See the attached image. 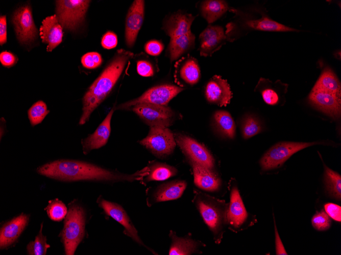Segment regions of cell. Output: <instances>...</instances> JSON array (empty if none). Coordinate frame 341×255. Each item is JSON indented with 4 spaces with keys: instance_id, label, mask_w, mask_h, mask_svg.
Segmentation results:
<instances>
[{
    "instance_id": "4316f807",
    "label": "cell",
    "mask_w": 341,
    "mask_h": 255,
    "mask_svg": "<svg viewBox=\"0 0 341 255\" xmlns=\"http://www.w3.org/2000/svg\"><path fill=\"white\" fill-rule=\"evenodd\" d=\"M313 90H319L341 97L340 82L332 70L325 68L314 84Z\"/></svg>"
},
{
    "instance_id": "2e32d148",
    "label": "cell",
    "mask_w": 341,
    "mask_h": 255,
    "mask_svg": "<svg viewBox=\"0 0 341 255\" xmlns=\"http://www.w3.org/2000/svg\"><path fill=\"white\" fill-rule=\"evenodd\" d=\"M308 100L312 105L332 118L337 119L340 117V97L330 93L312 89Z\"/></svg>"
},
{
    "instance_id": "cb8c5ba5",
    "label": "cell",
    "mask_w": 341,
    "mask_h": 255,
    "mask_svg": "<svg viewBox=\"0 0 341 255\" xmlns=\"http://www.w3.org/2000/svg\"><path fill=\"white\" fill-rule=\"evenodd\" d=\"M195 36L190 31L182 36L170 39L167 52L171 62L178 59L182 54L194 46Z\"/></svg>"
},
{
    "instance_id": "30bf717a",
    "label": "cell",
    "mask_w": 341,
    "mask_h": 255,
    "mask_svg": "<svg viewBox=\"0 0 341 255\" xmlns=\"http://www.w3.org/2000/svg\"><path fill=\"white\" fill-rule=\"evenodd\" d=\"M184 89L175 85L165 84L154 87L137 99L120 105L119 108H127L141 103H151L166 106L168 103Z\"/></svg>"
},
{
    "instance_id": "6da1fadb",
    "label": "cell",
    "mask_w": 341,
    "mask_h": 255,
    "mask_svg": "<svg viewBox=\"0 0 341 255\" xmlns=\"http://www.w3.org/2000/svg\"><path fill=\"white\" fill-rule=\"evenodd\" d=\"M41 175L65 181L81 180L134 181L140 180L149 174L146 167L131 175L122 174L104 169L84 161L74 160H57L37 168Z\"/></svg>"
},
{
    "instance_id": "4fadbf2b",
    "label": "cell",
    "mask_w": 341,
    "mask_h": 255,
    "mask_svg": "<svg viewBox=\"0 0 341 255\" xmlns=\"http://www.w3.org/2000/svg\"><path fill=\"white\" fill-rule=\"evenodd\" d=\"M227 40L228 37L222 26L209 25L199 36L200 55L203 56H211Z\"/></svg>"
},
{
    "instance_id": "277c9868",
    "label": "cell",
    "mask_w": 341,
    "mask_h": 255,
    "mask_svg": "<svg viewBox=\"0 0 341 255\" xmlns=\"http://www.w3.org/2000/svg\"><path fill=\"white\" fill-rule=\"evenodd\" d=\"M85 226V213L77 204L69 205L65 217L63 228L60 234L64 245L65 254L73 255L84 238Z\"/></svg>"
},
{
    "instance_id": "ee69618b",
    "label": "cell",
    "mask_w": 341,
    "mask_h": 255,
    "mask_svg": "<svg viewBox=\"0 0 341 255\" xmlns=\"http://www.w3.org/2000/svg\"><path fill=\"white\" fill-rule=\"evenodd\" d=\"M17 60V58L10 52L4 51L0 54L1 63L5 67H10L13 66Z\"/></svg>"
},
{
    "instance_id": "ac0fdd59",
    "label": "cell",
    "mask_w": 341,
    "mask_h": 255,
    "mask_svg": "<svg viewBox=\"0 0 341 255\" xmlns=\"http://www.w3.org/2000/svg\"><path fill=\"white\" fill-rule=\"evenodd\" d=\"M29 216L21 213L5 222L0 230V248H6L17 239L28 224Z\"/></svg>"
},
{
    "instance_id": "5b68a950",
    "label": "cell",
    "mask_w": 341,
    "mask_h": 255,
    "mask_svg": "<svg viewBox=\"0 0 341 255\" xmlns=\"http://www.w3.org/2000/svg\"><path fill=\"white\" fill-rule=\"evenodd\" d=\"M325 144L322 141H281L270 148L260 160V165L264 171L278 168L293 154L308 147Z\"/></svg>"
},
{
    "instance_id": "60d3db41",
    "label": "cell",
    "mask_w": 341,
    "mask_h": 255,
    "mask_svg": "<svg viewBox=\"0 0 341 255\" xmlns=\"http://www.w3.org/2000/svg\"><path fill=\"white\" fill-rule=\"evenodd\" d=\"M138 73L142 76L149 77L154 75V68L152 65L147 61L140 60L137 63Z\"/></svg>"
},
{
    "instance_id": "836d02e7",
    "label": "cell",
    "mask_w": 341,
    "mask_h": 255,
    "mask_svg": "<svg viewBox=\"0 0 341 255\" xmlns=\"http://www.w3.org/2000/svg\"><path fill=\"white\" fill-rule=\"evenodd\" d=\"M43 223L41 224V228L38 234L35 237V240L31 241L27 246L28 254L31 255H44L46 253L48 248L50 245L46 242V237L42 234Z\"/></svg>"
},
{
    "instance_id": "8992f818",
    "label": "cell",
    "mask_w": 341,
    "mask_h": 255,
    "mask_svg": "<svg viewBox=\"0 0 341 255\" xmlns=\"http://www.w3.org/2000/svg\"><path fill=\"white\" fill-rule=\"evenodd\" d=\"M90 1H57L56 16L62 27L76 30L84 21Z\"/></svg>"
},
{
    "instance_id": "8fae6325",
    "label": "cell",
    "mask_w": 341,
    "mask_h": 255,
    "mask_svg": "<svg viewBox=\"0 0 341 255\" xmlns=\"http://www.w3.org/2000/svg\"><path fill=\"white\" fill-rule=\"evenodd\" d=\"M17 38L21 43L28 44L38 36V30L34 24L31 8L25 5L18 8L12 18Z\"/></svg>"
},
{
    "instance_id": "3957f363",
    "label": "cell",
    "mask_w": 341,
    "mask_h": 255,
    "mask_svg": "<svg viewBox=\"0 0 341 255\" xmlns=\"http://www.w3.org/2000/svg\"><path fill=\"white\" fill-rule=\"evenodd\" d=\"M193 202L204 222L212 233L215 243H220L227 224L228 205L225 201L196 191Z\"/></svg>"
},
{
    "instance_id": "5bb4252c",
    "label": "cell",
    "mask_w": 341,
    "mask_h": 255,
    "mask_svg": "<svg viewBox=\"0 0 341 255\" xmlns=\"http://www.w3.org/2000/svg\"><path fill=\"white\" fill-rule=\"evenodd\" d=\"M99 206L105 213L121 224L125 228V234L137 243L144 245L140 239L137 231L132 223L124 208L119 205L100 198L98 200Z\"/></svg>"
},
{
    "instance_id": "9a60e30c",
    "label": "cell",
    "mask_w": 341,
    "mask_h": 255,
    "mask_svg": "<svg viewBox=\"0 0 341 255\" xmlns=\"http://www.w3.org/2000/svg\"><path fill=\"white\" fill-rule=\"evenodd\" d=\"M205 96L209 103L222 106L230 103L232 93L226 80L214 75L205 86Z\"/></svg>"
},
{
    "instance_id": "1f68e13d",
    "label": "cell",
    "mask_w": 341,
    "mask_h": 255,
    "mask_svg": "<svg viewBox=\"0 0 341 255\" xmlns=\"http://www.w3.org/2000/svg\"><path fill=\"white\" fill-rule=\"evenodd\" d=\"M324 180L326 189L329 194L336 200L341 198V177L336 172L332 170L325 164Z\"/></svg>"
},
{
    "instance_id": "bcb514c9",
    "label": "cell",
    "mask_w": 341,
    "mask_h": 255,
    "mask_svg": "<svg viewBox=\"0 0 341 255\" xmlns=\"http://www.w3.org/2000/svg\"><path fill=\"white\" fill-rule=\"evenodd\" d=\"M7 42V22L5 15L0 17V44L3 45Z\"/></svg>"
},
{
    "instance_id": "e575fe53",
    "label": "cell",
    "mask_w": 341,
    "mask_h": 255,
    "mask_svg": "<svg viewBox=\"0 0 341 255\" xmlns=\"http://www.w3.org/2000/svg\"><path fill=\"white\" fill-rule=\"evenodd\" d=\"M45 210L48 217L56 221L62 220L67 213V209L65 205L57 199L50 201Z\"/></svg>"
},
{
    "instance_id": "f1b7e54d",
    "label": "cell",
    "mask_w": 341,
    "mask_h": 255,
    "mask_svg": "<svg viewBox=\"0 0 341 255\" xmlns=\"http://www.w3.org/2000/svg\"><path fill=\"white\" fill-rule=\"evenodd\" d=\"M169 236L172 244L169 254L186 255L197 252L199 243L189 237H178L176 233L170 231Z\"/></svg>"
},
{
    "instance_id": "ab89813d",
    "label": "cell",
    "mask_w": 341,
    "mask_h": 255,
    "mask_svg": "<svg viewBox=\"0 0 341 255\" xmlns=\"http://www.w3.org/2000/svg\"><path fill=\"white\" fill-rule=\"evenodd\" d=\"M164 48L163 44L157 40H151L147 42L144 46L147 53L153 56L159 55Z\"/></svg>"
},
{
    "instance_id": "74e56055",
    "label": "cell",
    "mask_w": 341,
    "mask_h": 255,
    "mask_svg": "<svg viewBox=\"0 0 341 255\" xmlns=\"http://www.w3.org/2000/svg\"><path fill=\"white\" fill-rule=\"evenodd\" d=\"M102 59L100 54L96 52H89L81 58L83 66L87 69H94L101 65Z\"/></svg>"
},
{
    "instance_id": "ffe728a7",
    "label": "cell",
    "mask_w": 341,
    "mask_h": 255,
    "mask_svg": "<svg viewBox=\"0 0 341 255\" xmlns=\"http://www.w3.org/2000/svg\"><path fill=\"white\" fill-rule=\"evenodd\" d=\"M114 109L113 108L95 131L82 141L84 154L105 145L111 132V120Z\"/></svg>"
},
{
    "instance_id": "f546056e",
    "label": "cell",
    "mask_w": 341,
    "mask_h": 255,
    "mask_svg": "<svg viewBox=\"0 0 341 255\" xmlns=\"http://www.w3.org/2000/svg\"><path fill=\"white\" fill-rule=\"evenodd\" d=\"M182 63L179 70L181 79L189 85L197 83L201 77L200 69L197 60L191 56L186 59Z\"/></svg>"
},
{
    "instance_id": "f35d334b",
    "label": "cell",
    "mask_w": 341,
    "mask_h": 255,
    "mask_svg": "<svg viewBox=\"0 0 341 255\" xmlns=\"http://www.w3.org/2000/svg\"><path fill=\"white\" fill-rule=\"evenodd\" d=\"M261 93L263 99L266 104L275 105L279 102V94L276 90L270 87V85L269 87L262 89Z\"/></svg>"
},
{
    "instance_id": "4dcf8cb0",
    "label": "cell",
    "mask_w": 341,
    "mask_h": 255,
    "mask_svg": "<svg viewBox=\"0 0 341 255\" xmlns=\"http://www.w3.org/2000/svg\"><path fill=\"white\" fill-rule=\"evenodd\" d=\"M148 167L149 172L146 178L148 181L165 180L177 173L175 167L163 163L154 162Z\"/></svg>"
},
{
    "instance_id": "8d00e7d4",
    "label": "cell",
    "mask_w": 341,
    "mask_h": 255,
    "mask_svg": "<svg viewBox=\"0 0 341 255\" xmlns=\"http://www.w3.org/2000/svg\"><path fill=\"white\" fill-rule=\"evenodd\" d=\"M313 227L316 230L324 231L328 230L331 225L329 216L323 210L317 212L311 219Z\"/></svg>"
},
{
    "instance_id": "d6986e66",
    "label": "cell",
    "mask_w": 341,
    "mask_h": 255,
    "mask_svg": "<svg viewBox=\"0 0 341 255\" xmlns=\"http://www.w3.org/2000/svg\"><path fill=\"white\" fill-rule=\"evenodd\" d=\"M39 31L42 42L47 44L48 52L52 51L62 41V27L56 14L46 17L42 21Z\"/></svg>"
},
{
    "instance_id": "f6af8a7d",
    "label": "cell",
    "mask_w": 341,
    "mask_h": 255,
    "mask_svg": "<svg viewBox=\"0 0 341 255\" xmlns=\"http://www.w3.org/2000/svg\"><path fill=\"white\" fill-rule=\"evenodd\" d=\"M274 228H275V246H276V253L277 255H286L287 252L285 251V248L282 243L281 240L279 236L278 230L276 227L275 218L274 217Z\"/></svg>"
},
{
    "instance_id": "7402d4cb",
    "label": "cell",
    "mask_w": 341,
    "mask_h": 255,
    "mask_svg": "<svg viewBox=\"0 0 341 255\" xmlns=\"http://www.w3.org/2000/svg\"><path fill=\"white\" fill-rule=\"evenodd\" d=\"M194 18L191 14L178 12L166 19L163 29L170 39L174 38L190 31Z\"/></svg>"
},
{
    "instance_id": "83f0119b",
    "label": "cell",
    "mask_w": 341,
    "mask_h": 255,
    "mask_svg": "<svg viewBox=\"0 0 341 255\" xmlns=\"http://www.w3.org/2000/svg\"><path fill=\"white\" fill-rule=\"evenodd\" d=\"M228 9L227 3L221 0L204 1L200 7L201 15L209 24L221 17Z\"/></svg>"
},
{
    "instance_id": "484cf974",
    "label": "cell",
    "mask_w": 341,
    "mask_h": 255,
    "mask_svg": "<svg viewBox=\"0 0 341 255\" xmlns=\"http://www.w3.org/2000/svg\"><path fill=\"white\" fill-rule=\"evenodd\" d=\"M244 27L250 30L271 32L298 31L294 29L278 23L265 16L257 19L246 20L243 22Z\"/></svg>"
},
{
    "instance_id": "e0dca14e",
    "label": "cell",
    "mask_w": 341,
    "mask_h": 255,
    "mask_svg": "<svg viewBox=\"0 0 341 255\" xmlns=\"http://www.w3.org/2000/svg\"><path fill=\"white\" fill-rule=\"evenodd\" d=\"M144 2L136 0L130 7L126 18L125 38L127 46L132 47L135 43L144 18Z\"/></svg>"
},
{
    "instance_id": "44dd1931",
    "label": "cell",
    "mask_w": 341,
    "mask_h": 255,
    "mask_svg": "<svg viewBox=\"0 0 341 255\" xmlns=\"http://www.w3.org/2000/svg\"><path fill=\"white\" fill-rule=\"evenodd\" d=\"M192 166L194 183L199 188L208 191H214L221 186V180L212 171L196 162L189 160Z\"/></svg>"
},
{
    "instance_id": "9c48e42d",
    "label": "cell",
    "mask_w": 341,
    "mask_h": 255,
    "mask_svg": "<svg viewBox=\"0 0 341 255\" xmlns=\"http://www.w3.org/2000/svg\"><path fill=\"white\" fill-rule=\"evenodd\" d=\"M253 221L244 206L237 186L231 185L230 203L227 212V224L234 232L251 225Z\"/></svg>"
},
{
    "instance_id": "603a6c76",
    "label": "cell",
    "mask_w": 341,
    "mask_h": 255,
    "mask_svg": "<svg viewBox=\"0 0 341 255\" xmlns=\"http://www.w3.org/2000/svg\"><path fill=\"white\" fill-rule=\"evenodd\" d=\"M187 186L185 181L177 180L166 183L158 186L153 195L154 202L174 200L179 198Z\"/></svg>"
},
{
    "instance_id": "7a4b0ae2",
    "label": "cell",
    "mask_w": 341,
    "mask_h": 255,
    "mask_svg": "<svg viewBox=\"0 0 341 255\" xmlns=\"http://www.w3.org/2000/svg\"><path fill=\"white\" fill-rule=\"evenodd\" d=\"M133 53L121 49L95 79L83 98V112L79 124H84L91 114L111 91Z\"/></svg>"
},
{
    "instance_id": "52a82bcc",
    "label": "cell",
    "mask_w": 341,
    "mask_h": 255,
    "mask_svg": "<svg viewBox=\"0 0 341 255\" xmlns=\"http://www.w3.org/2000/svg\"><path fill=\"white\" fill-rule=\"evenodd\" d=\"M147 136L140 144L159 157H165L172 153L176 142L172 132L167 127H150Z\"/></svg>"
},
{
    "instance_id": "b9f144b4",
    "label": "cell",
    "mask_w": 341,
    "mask_h": 255,
    "mask_svg": "<svg viewBox=\"0 0 341 255\" xmlns=\"http://www.w3.org/2000/svg\"><path fill=\"white\" fill-rule=\"evenodd\" d=\"M101 44L104 48L107 49L115 47L117 44L116 35L112 32H107L102 37Z\"/></svg>"
},
{
    "instance_id": "7c38bea8",
    "label": "cell",
    "mask_w": 341,
    "mask_h": 255,
    "mask_svg": "<svg viewBox=\"0 0 341 255\" xmlns=\"http://www.w3.org/2000/svg\"><path fill=\"white\" fill-rule=\"evenodd\" d=\"M176 143L188 160H191L212 170L214 160L209 151L192 138L181 134L175 136Z\"/></svg>"
},
{
    "instance_id": "d590c367",
    "label": "cell",
    "mask_w": 341,
    "mask_h": 255,
    "mask_svg": "<svg viewBox=\"0 0 341 255\" xmlns=\"http://www.w3.org/2000/svg\"><path fill=\"white\" fill-rule=\"evenodd\" d=\"M262 127L259 121L254 117L248 115L243 119L241 125L242 136L249 138L261 131Z\"/></svg>"
},
{
    "instance_id": "d4e9b609",
    "label": "cell",
    "mask_w": 341,
    "mask_h": 255,
    "mask_svg": "<svg viewBox=\"0 0 341 255\" xmlns=\"http://www.w3.org/2000/svg\"><path fill=\"white\" fill-rule=\"evenodd\" d=\"M213 124L216 131L224 137L233 138L236 126L231 115L227 111L218 110L213 115Z\"/></svg>"
},
{
    "instance_id": "d6a6232c",
    "label": "cell",
    "mask_w": 341,
    "mask_h": 255,
    "mask_svg": "<svg viewBox=\"0 0 341 255\" xmlns=\"http://www.w3.org/2000/svg\"><path fill=\"white\" fill-rule=\"evenodd\" d=\"M45 102L41 100L34 103L28 111V116L32 126L40 124L49 113Z\"/></svg>"
},
{
    "instance_id": "7bdbcfd3",
    "label": "cell",
    "mask_w": 341,
    "mask_h": 255,
    "mask_svg": "<svg viewBox=\"0 0 341 255\" xmlns=\"http://www.w3.org/2000/svg\"><path fill=\"white\" fill-rule=\"evenodd\" d=\"M324 208L327 214L336 221H341V207L333 203H327Z\"/></svg>"
},
{
    "instance_id": "ba28073f",
    "label": "cell",
    "mask_w": 341,
    "mask_h": 255,
    "mask_svg": "<svg viewBox=\"0 0 341 255\" xmlns=\"http://www.w3.org/2000/svg\"><path fill=\"white\" fill-rule=\"evenodd\" d=\"M132 110L150 127H167L173 123L176 114L169 107L151 103H141Z\"/></svg>"
}]
</instances>
